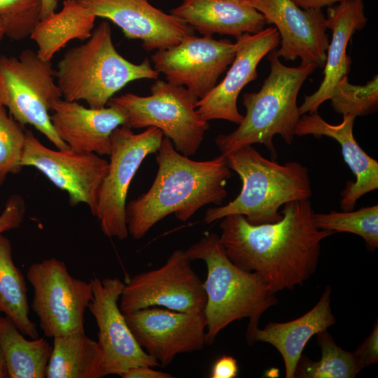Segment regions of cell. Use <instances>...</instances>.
I'll use <instances>...</instances> for the list:
<instances>
[{
  "label": "cell",
  "mask_w": 378,
  "mask_h": 378,
  "mask_svg": "<svg viewBox=\"0 0 378 378\" xmlns=\"http://www.w3.org/2000/svg\"><path fill=\"white\" fill-rule=\"evenodd\" d=\"M96 18L76 0H64L59 11L39 20L29 37L37 46L38 56L51 61L71 41L89 38Z\"/></svg>",
  "instance_id": "24"
},
{
  "label": "cell",
  "mask_w": 378,
  "mask_h": 378,
  "mask_svg": "<svg viewBox=\"0 0 378 378\" xmlns=\"http://www.w3.org/2000/svg\"><path fill=\"white\" fill-rule=\"evenodd\" d=\"M57 8V0H41L40 20L44 19L55 12Z\"/></svg>",
  "instance_id": "38"
},
{
  "label": "cell",
  "mask_w": 378,
  "mask_h": 378,
  "mask_svg": "<svg viewBox=\"0 0 378 378\" xmlns=\"http://www.w3.org/2000/svg\"><path fill=\"white\" fill-rule=\"evenodd\" d=\"M56 80L62 98L85 101L89 107L106 106L113 95L139 79H157L148 59L132 63L116 50L111 28L104 20L85 42L68 50L57 64Z\"/></svg>",
  "instance_id": "6"
},
{
  "label": "cell",
  "mask_w": 378,
  "mask_h": 378,
  "mask_svg": "<svg viewBox=\"0 0 378 378\" xmlns=\"http://www.w3.org/2000/svg\"><path fill=\"white\" fill-rule=\"evenodd\" d=\"M186 250H175L160 267L134 275L119 299L124 313L160 307L181 312H203L204 282L194 271Z\"/></svg>",
  "instance_id": "11"
},
{
  "label": "cell",
  "mask_w": 378,
  "mask_h": 378,
  "mask_svg": "<svg viewBox=\"0 0 378 378\" xmlns=\"http://www.w3.org/2000/svg\"><path fill=\"white\" fill-rule=\"evenodd\" d=\"M171 13L204 36L214 34L237 37L256 34L268 22L264 15L246 2L227 0H183Z\"/></svg>",
  "instance_id": "23"
},
{
  "label": "cell",
  "mask_w": 378,
  "mask_h": 378,
  "mask_svg": "<svg viewBox=\"0 0 378 378\" xmlns=\"http://www.w3.org/2000/svg\"><path fill=\"white\" fill-rule=\"evenodd\" d=\"M355 117L343 115L339 125H331L314 112L302 114L297 124L295 135H313L317 139L328 136L341 146L344 160L356 181H349L341 192L340 208L351 211L364 195L378 188V162L367 154L356 141L354 133Z\"/></svg>",
  "instance_id": "20"
},
{
  "label": "cell",
  "mask_w": 378,
  "mask_h": 378,
  "mask_svg": "<svg viewBox=\"0 0 378 378\" xmlns=\"http://www.w3.org/2000/svg\"><path fill=\"white\" fill-rule=\"evenodd\" d=\"M163 137V132L155 127L135 134L122 125L113 132L110 161L94 216L106 237L120 240L128 237L125 210L130 185L144 160L158 152Z\"/></svg>",
  "instance_id": "9"
},
{
  "label": "cell",
  "mask_w": 378,
  "mask_h": 378,
  "mask_svg": "<svg viewBox=\"0 0 378 378\" xmlns=\"http://www.w3.org/2000/svg\"><path fill=\"white\" fill-rule=\"evenodd\" d=\"M149 96L127 93L112 97L108 105L119 107L130 128L155 127L169 138L175 149L190 157L196 153L209 129L197 112L199 100L186 88L156 80Z\"/></svg>",
  "instance_id": "7"
},
{
  "label": "cell",
  "mask_w": 378,
  "mask_h": 378,
  "mask_svg": "<svg viewBox=\"0 0 378 378\" xmlns=\"http://www.w3.org/2000/svg\"><path fill=\"white\" fill-rule=\"evenodd\" d=\"M8 377V369L2 348L0 344V378H7Z\"/></svg>",
  "instance_id": "39"
},
{
  "label": "cell",
  "mask_w": 378,
  "mask_h": 378,
  "mask_svg": "<svg viewBox=\"0 0 378 378\" xmlns=\"http://www.w3.org/2000/svg\"><path fill=\"white\" fill-rule=\"evenodd\" d=\"M25 141L22 125L9 116L6 107L0 108V187L8 174L19 173Z\"/></svg>",
  "instance_id": "32"
},
{
  "label": "cell",
  "mask_w": 378,
  "mask_h": 378,
  "mask_svg": "<svg viewBox=\"0 0 378 378\" xmlns=\"http://www.w3.org/2000/svg\"><path fill=\"white\" fill-rule=\"evenodd\" d=\"M238 373L237 362L230 356H223L216 360L212 366L210 377L234 378Z\"/></svg>",
  "instance_id": "35"
},
{
  "label": "cell",
  "mask_w": 378,
  "mask_h": 378,
  "mask_svg": "<svg viewBox=\"0 0 378 378\" xmlns=\"http://www.w3.org/2000/svg\"><path fill=\"white\" fill-rule=\"evenodd\" d=\"M316 226L321 230L335 232H349L361 237L367 247H378V205L361 208L357 211H331L328 214H314Z\"/></svg>",
  "instance_id": "29"
},
{
  "label": "cell",
  "mask_w": 378,
  "mask_h": 378,
  "mask_svg": "<svg viewBox=\"0 0 378 378\" xmlns=\"http://www.w3.org/2000/svg\"><path fill=\"white\" fill-rule=\"evenodd\" d=\"M25 202L20 195H12L8 199L0 214V234L19 227L25 216Z\"/></svg>",
  "instance_id": "33"
},
{
  "label": "cell",
  "mask_w": 378,
  "mask_h": 378,
  "mask_svg": "<svg viewBox=\"0 0 378 378\" xmlns=\"http://www.w3.org/2000/svg\"><path fill=\"white\" fill-rule=\"evenodd\" d=\"M283 206L274 223L255 225L242 215L226 216L218 236L228 258L256 274L274 293L303 285L316 270L321 241L335 234L316 226L309 200Z\"/></svg>",
  "instance_id": "1"
},
{
  "label": "cell",
  "mask_w": 378,
  "mask_h": 378,
  "mask_svg": "<svg viewBox=\"0 0 378 378\" xmlns=\"http://www.w3.org/2000/svg\"><path fill=\"white\" fill-rule=\"evenodd\" d=\"M0 85L3 105L14 120L34 127L57 149L69 148L57 134L49 113L51 103L62 98L51 61L31 49L18 57L1 55Z\"/></svg>",
  "instance_id": "8"
},
{
  "label": "cell",
  "mask_w": 378,
  "mask_h": 378,
  "mask_svg": "<svg viewBox=\"0 0 378 378\" xmlns=\"http://www.w3.org/2000/svg\"><path fill=\"white\" fill-rule=\"evenodd\" d=\"M50 111L57 134L69 148L100 156H109L113 132L127 122L124 112L115 105L85 107L61 98L51 103Z\"/></svg>",
  "instance_id": "19"
},
{
  "label": "cell",
  "mask_w": 378,
  "mask_h": 378,
  "mask_svg": "<svg viewBox=\"0 0 378 378\" xmlns=\"http://www.w3.org/2000/svg\"><path fill=\"white\" fill-rule=\"evenodd\" d=\"M298 6L304 9H321L325 6H331L335 3L349 0H293Z\"/></svg>",
  "instance_id": "37"
},
{
  "label": "cell",
  "mask_w": 378,
  "mask_h": 378,
  "mask_svg": "<svg viewBox=\"0 0 378 378\" xmlns=\"http://www.w3.org/2000/svg\"><path fill=\"white\" fill-rule=\"evenodd\" d=\"M223 155L227 167L239 176L242 187L233 200L206 211L207 224L231 214L242 215L255 225L274 223L282 218L281 206L309 200L312 195L308 168L297 161L280 164L262 157L251 145Z\"/></svg>",
  "instance_id": "4"
},
{
  "label": "cell",
  "mask_w": 378,
  "mask_h": 378,
  "mask_svg": "<svg viewBox=\"0 0 378 378\" xmlns=\"http://www.w3.org/2000/svg\"><path fill=\"white\" fill-rule=\"evenodd\" d=\"M156 162L158 170L151 187L126 205L127 230L134 239L172 214L186 221L206 204L221 205L227 197L225 185L232 173L222 154L210 160H192L165 136Z\"/></svg>",
  "instance_id": "2"
},
{
  "label": "cell",
  "mask_w": 378,
  "mask_h": 378,
  "mask_svg": "<svg viewBox=\"0 0 378 378\" xmlns=\"http://www.w3.org/2000/svg\"><path fill=\"white\" fill-rule=\"evenodd\" d=\"M52 351L46 368L47 378L104 377L102 354L97 342L85 331L52 338Z\"/></svg>",
  "instance_id": "25"
},
{
  "label": "cell",
  "mask_w": 378,
  "mask_h": 378,
  "mask_svg": "<svg viewBox=\"0 0 378 378\" xmlns=\"http://www.w3.org/2000/svg\"><path fill=\"white\" fill-rule=\"evenodd\" d=\"M331 287L327 286L317 304L302 316L284 323L270 322L258 328L249 344L255 342L270 344L281 355L286 378H294L298 363L310 338L336 323L330 306Z\"/></svg>",
  "instance_id": "22"
},
{
  "label": "cell",
  "mask_w": 378,
  "mask_h": 378,
  "mask_svg": "<svg viewBox=\"0 0 378 378\" xmlns=\"http://www.w3.org/2000/svg\"><path fill=\"white\" fill-rule=\"evenodd\" d=\"M270 72L258 92L244 93L246 114L238 127L215 140L222 155L254 144L265 145L276 157L273 143L279 134L288 145L292 144L300 118L297 98L307 77L317 68L312 64L296 67L283 64L276 49L268 53Z\"/></svg>",
  "instance_id": "5"
},
{
  "label": "cell",
  "mask_w": 378,
  "mask_h": 378,
  "mask_svg": "<svg viewBox=\"0 0 378 378\" xmlns=\"http://www.w3.org/2000/svg\"><path fill=\"white\" fill-rule=\"evenodd\" d=\"M236 38L235 56L225 78L197 102V112L206 121L220 119L238 125L242 121L244 115L237 108L239 94L258 77L259 62L280 41L277 29L273 27Z\"/></svg>",
  "instance_id": "17"
},
{
  "label": "cell",
  "mask_w": 378,
  "mask_h": 378,
  "mask_svg": "<svg viewBox=\"0 0 378 378\" xmlns=\"http://www.w3.org/2000/svg\"><path fill=\"white\" fill-rule=\"evenodd\" d=\"M227 1H235V2H239V3H245V2H246L248 0H227Z\"/></svg>",
  "instance_id": "42"
},
{
  "label": "cell",
  "mask_w": 378,
  "mask_h": 378,
  "mask_svg": "<svg viewBox=\"0 0 378 378\" xmlns=\"http://www.w3.org/2000/svg\"><path fill=\"white\" fill-rule=\"evenodd\" d=\"M149 365H139L124 372L122 378H172L173 375L153 369Z\"/></svg>",
  "instance_id": "36"
},
{
  "label": "cell",
  "mask_w": 378,
  "mask_h": 378,
  "mask_svg": "<svg viewBox=\"0 0 378 378\" xmlns=\"http://www.w3.org/2000/svg\"><path fill=\"white\" fill-rule=\"evenodd\" d=\"M5 36V33L4 30V27L2 26V24L0 22V41L2 40V38Z\"/></svg>",
  "instance_id": "40"
},
{
  "label": "cell",
  "mask_w": 378,
  "mask_h": 378,
  "mask_svg": "<svg viewBox=\"0 0 378 378\" xmlns=\"http://www.w3.org/2000/svg\"><path fill=\"white\" fill-rule=\"evenodd\" d=\"M246 3L262 13L268 24H274L280 36L279 57L302 65L323 67L329 40L326 19L321 9H304L293 0H248Z\"/></svg>",
  "instance_id": "16"
},
{
  "label": "cell",
  "mask_w": 378,
  "mask_h": 378,
  "mask_svg": "<svg viewBox=\"0 0 378 378\" xmlns=\"http://www.w3.org/2000/svg\"><path fill=\"white\" fill-rule=\"evenodd\" d=\"M96 18L109 20L125 37L139 39L146 50L165 49L193 35V29L148 0H76Z\"/></svg>",
  "instance_id": "18"
},
{
  "label": "cell",
  "mask_w": 378,
  "mask_h": 378,
  "mask_svg": "<svg viewBox=\"0 0 378 378\" xmlns=\"http://www.w3.org/2000/svg\"><path fill=\"white\" fill-rule=\"evenodd\" d=\"M361 369L378 361V324L371 334L354 352Z\"/></svg>",
  "instance_id": "34"
},
{
  "label": "cell",
  "mask_w": 378,
  "mask_h": 378,
  "mask_svg": "<svg viewBox=\"0 0 378 378\" xmlns=\"http://www.w3.org/2000/svg\"><path fill=\"white\" fill-rule=\"evenodd\" d=\"M330 104L338 113L354 117L370 114L378 106V76L365 85H352L348 76H344L336 84L330 97Z\"/></svg>",
  "instance_id": "30"
},
{
  "label": "cell",
  "mask_w": 378,
  "mask_h": 378,
  "mask_svg": "<svg viewBox=\"0 0 378 378\" xmlns=\"http://www.w3.org/2000/svg\"><path fill=\"white\" fill-rule=\"evenodd\" d=\"M186 251L192 260H201L206 266V344H213L222 330L244 318L249 319L246 331L249 343L262 315L277 304L275 293L256 274L235 265L215 233L206 234Z\"/></svg>",
  "instance_id": "3"
},
{
  "label": "cell",
  "mask_w": 378,
  "mask_h": 378,
  "mask_svg": "<svg viewBox=\"0 0 378 378\" xmlns=\"http://www.w3.org/2000/svg\"><path fill=\"white\" fill-rule=\"evenodd\" d=\"M326 27L332 31L323 71V79L318 90L305 96L299 106L300 115L318 112V107L330 99L337 83L347 75L351 64L346 54L349 40L356 31L363 29L368 21L363 0H349L327 8Z\"/></svg>",
  "instance_id": "21"
},
{
  "label": "cell",
  "mask_w": 378,
  "mask_h": 378,
  "mask_svg": "<svg viewBox=\"0 0 378 378\" xmlns=\"http://www.w3.org/2000/svg\"><path fill=\"white\" fill-rule=\"evenodd\" d=\"M41 0H0V22L14 41L29 37L40 20Z\"/></svg>",
  "instance_id": "31"
},
{
  "label": "cell",
  "mask_w": 378,
  "mask_h": 378,
  "mask_svg": "<svg viewBox=\"0 0 378 378\" xmlns=\"http://www.w3.org/2000/svg\"><path fill=\"white\" fill-rule=\"evenodd\" d=\"M27 278L34 288L31 307L46 337L85 331L84 314L92 298L90 281L72 276L56 258L31 265Z\"/></svg>",
  "instance_id": "10"
},
{
  "label": "cell",
  "mask_w": 378,
  "mask_h": 378,
  "mask_svg": "<svg viewBox=\"0 0 378 378\" xmlns=\"http://www.w3.org/2000/svg\"><path fill=\"white\" fill-rule=\"evenodd\" d=\"M124 314L139 344L162 367L177 355L206 344L204 311L181 312L155 306Z\"/></svg>",
  "instance_id": "15"
},
{
  "label": "cell",
  "mask_w": 378,
  "mask_h": 378,
  "mask_svg": "<svg viewBox=\"0 0 378 378\" xmlns=\"http://www.w3.org/2000/svg\"><path fill=\"white\" fill-rule=\"evenodd\" d=\"M0 344L9 378H44L52 346L44 337L30 340L0 314Z\"/></svg>",
  "instance_id": "26"
},
{
  "label": "cell",
  "mask_w": 378,
  "mask_h": 378,
  "mask_svg": "<svg viewBox=\"0 0 378 378\" xmlns=\"http://www.w3.org/2000/svg\"><path fill=\"white\" fill-rule=\"evenodd\" d=\"M20 164L36 168L66 192L70 206L87 204L95 216L100 187L108 167L102 156L71 148L50 149L27 130Z\"/></svg>",
  "instance_id": "12"
},
{
  "label": "cell",
  "mask_w": 378,
  "mask_h": 378,
  "mask_svg": "<svg viewBox=\"0 0 378 378\" xmlns=\"http://www.w3.org/2000/svg\"><path fill=\"white\" fill-rule=\"evenodd\" d=\"M0 313L31 339L38 337L36 324L29 318L27 287L24 275L15 265L11 243L0 234Z\"/></svg>",
  "instance_id": "27"
},
{
  "label": "cell",
  "mask_w": 378,
  "mask_h": 378,
  "mask_svg": "<svg viewBox=\"0 0 378 378\" xmlns=\"http://www.w3.org/2000/svg\"><path fill=\"white\" fill-rule=\"evenodd\" d=\"M235 51V43L190 35L174 46L158 50L151 59L154 69L169 83L186 86L200 99L216 85L233 61Z\"/></svg>",
  "instance_id": "14"
},
{
  "label": "cell",
  "mask_w": 378,
  "mask_h": 378,
  "mask_svg": "<svg viewBox=\"0 0 378 378\" xmlns=\"http://www.w3.org/2000/svg\"><path fill=\"white\" fill-rule=\"evenodd\" d=\"M2 106H4L3 105L1 85H0V108Z\"/></svg>",
  "instance_id": "41"
},
{
  "label": "cell",
  "mask_w": 378,
  "mask_h": 378,
  "mask_svg": "<svg viewBox=\"0 0 378 378\" xmlns=\"http://www.w3.org/2000/svg\"><path fill=\"white\" fill-rule=\"evenodd\" d=\"M92 298L88 309L98 329L104 376H120L139 365L160 367L139 344L119 307L125 284L118 277L90 280Z\"/></svg>",
  "instance_id": "13"
},
{
  "label": "cell",
  "mask_w": 378,
  "mask_h": 378,
  "mask_svg": "<svg viewBox=\"0 0 378 378\" xmlns=\"http://www.w3.org/2000/svg\"><path fill=\"white\" fill-rule=\"evenodd\" d=\"M321 358L313 361L301 356L295 372L300 378H354L362 370L354 353L340 347L327 330L316 334Z\"/></svg>",
  "instance_id": "28"
}]
</instances>
